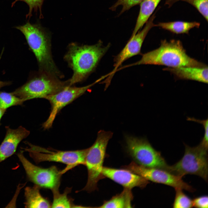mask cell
Here are the masks:
<instances>
[{"mask_svg":"<svg viewBox=\"0 0 208 208\" xmlns=\"http://www.w3.org/2000/svg\"><path fill=\"white\" fill-rule=\"evenodd\" d=\"M110 47L104 46L101 41L92 45L72 42L67 47L64 60L73 70L68 79L69 86L84 81L95 70L101 59Z\"/></svg>","mask_w":208,"mask_h":208,"instance_id":"obj_1","label":"cell"},{"mask_svg":"<svg viewBox=\"0 0 208 208\" xmlns=\"http://www.w3.org/2000/svg\"><path fill=\"white\" fill-rule=\"evenodd\" d=\"M24 36L30 49L36 59L39 71L60 79L64 76L53 60L51 50V36L39 23L15 27Z\"/></svg>","mask_w":208,"mask_h":208,"instance_id":"obj_2","label":"cell"},{"mask_svg":"<svg viewBox=\"0 0 208 208\" xmlns=\"http://www.w3.org/2000/svg\"><path fill=\"white\" fill-rule=\"evenodd\" d=\"M142 64L161 65L169 68L206 66L189 56L180 41L175 40H162L158 48L143 54L139 61L126 67Z\"/></svg>","mask_w":208,"mask_h":208,"instance_id":"obj_3","label":"cell"},{"mask_svg":"<svg viewBox=\"0 0 208 208\" xmlns=\"http://www.w3.org/2000/svg\"><path fill=\"white\" fill-rule=\"evenodd\" d=\"M69 86L68 80L60 79L39 71L32 72L27 82L12 93L24 101L35 98H45Z\"/></svg>","mask_w":208,"mask_h":208,"instance_id":"obj_4","label":"cell"},{"mask_svg":"<svg viewBox=\"0 0 208 208\" xmlns=\"http://www.w3.org/2000/svg\"><path fill=\"white\" fill-rule=\"evenodd\" d=\"M112 135L111 132L101 130L94 143L89 148L85 164L87 170L88 180L81 191L90 192L97 190L98 182L105 177L102 173L103 164L107 145Z\"/></svg>","mask_w":208,"mask_h":208,"instance_id":"obj_5","label":"cell"},{"mask_svg":"<svg viewBox=\"0 0 208 208\" xmlns=\"http://www.w3.org/2000/svg\"><path fill=\"white\" fill-rule=\"evenodd\" d=\"M184 145L185 151L183 156L175 164L169 166L168 172L182 178L186 174H194L207 181L208 149L200 144L194 147L185 144Z\"/></svg>","mask_w":208,"mask_h":208,"instance_id":"obj_6","label":"cell"},{"mask_svg":"<svg viewBox=\"0 0 208 208\" xmlns=\"http://www.w3.org/2000/svg\"><path fill=\"white\" fill-rule=\"evenodd\" d=\"M25 143L29 147L21 149L24 152H28L30 157L36 163L51 161L66 164V167L61 171L62 174L79 165H85L86 157L89 149L88 148L75 151L55 150L34 145L27 142Z\"/></svg>","mask_w":208,"mask_h":208,"instance_id":"obj_7","label":"cell"},{"mask_svg":"<svg viewBox=\"0 0 208 208\" xmlns=\"http://www.w3.org/2000/svg\"><path fill=\"white\" fill-rule=\"evenodd\" d=\"M125 139L127 150L135 163L144 167L168 172L169 165L161 153L155 149L147 140L127 135Z\"/></svg>","mask_w":208,"mask_h":208,"instance_id":"obj_8","label":"cell"},{"mask_svg":"<svg viewBox=\"0 0 208 208\" xmlns=\"http://www.w3.org/2000/svg\"><path fill=\"white\" fill-rule=\"evenodd\" d=\"M22 150L17 154L25 170L28 180L40 188L52 191L59 189L62 175L61 171L55 166L44 168L36 166L27 159Z\"/></svg>","mask_w":208,"mask_h":208,"instance_id":"obj_9","label":"cell"},{"mask_svg":"<svg viewBox=\"0 0 208 208\" xmlns=\"http://www.w3.org/2000/svg\"><path fill=\"white\" fill-rule=\"evenodd\" d=\"M122 168L143 177L148 181L170 186L174 189L181 188L191 192H194L195 190L191 186L184 182L182 177L164 170L144 167L134 161Z\"/></svg>","mask_w":208,"mask_h":208,"instance_id":"obj_10","label":"cell"},{"mask_svg":"<svg viewBox=\"0 0 208 208\" xmlns=\"http://www.w3.org/2000/svg\"><path fill=\"white\" fill-rule=\"evenodd\" d=\"M101 80L100 78L91 84L81 87L68 86L60 91L46 97L44 99L50 102L51 109L49 117L42 124V127L47 129L51 127L57 114L62 108L82 95Z\"/></svg>","mask_w":208,"mask_h":208,"instance_id":"obj_11","label":"cell"},{"mask_svg":"<svg viewBox=\"0 0 208 208\" xmlns=\"http://www.w3.org/2000/svg\"><path fill=\"white\" fill-rule=\"evenodd\" d=\"M155 17V14L152 15L145 23L143 29L131 37L120 52L115 57L114 68L109 74L111 78L118 68L125 60L139 54L143 42L150 30L155 26L153 21Z\"/></svg>","mask_w":208,"mask_h":208,"instance_id":"obj_12","label":"cell"},{"mask_svg":"<svg viewBox=\"0 0 208 208\" xmlns=\"http://www.w3.org/2000/svg\"><path fill=\"white\" fill-rule=\"evenodd\" d=\"M102 173L105 177L111 179L124 188L130 190L136 187L143 188L149 183L143 177L124 168L117 169L103 167Z\"/></svg>","mask_w":208,"mask_h":208,"instance_id":"obj_13","label":"cell"},{"mask_svg":"<svg viewBox=\"0 0 208 208\" xmlns=\"http://www.w3.org/2000/svg\"><path fill=\"white\" fill-rule=\"evenodd\" d=\"M5 128L6 135L0 145V163L13 155L20 142L30 134L29 131L22 126L16 129L8 126Z\"/></svg>","mask_w":208,"mask_h":208,"instance_id":"obj_14","label":"cell"},{"mask_svg":"<svg viewBox=\"0 0 208 208\" xmlns=\"http://www.w3.org/2000/svg\"><path fill=\"white\" fill-rule=\"evenodd\" d=\"M164 70L169 71L180 79L208 83V68L207 66L167 67L164 68Z\"/></svg>","mask_w":208,"mask_h":208,"instance_id":"obj_15","label":"cell"},{"mask_svg":"<svg viewBox=\"0 0 208 208\" xmlns=\"http://www.w3.org/2000/svg\"><path fill=\"white\" fill-rule=\"evenodd\" d=\"M40 188L34 185L32 187H27L25 189L26 208H50L51 204L42 196L40 192Z\"/></svg>","mask_w":208,"mask_h":208,"instance_id":"obj_16","label":"cell"},{"mask_svg":"<svg viewBox=\"0 0 208 208\" xmlns=\"http://www.w3.org/2000/svg\"><path fill=\"white\" fill-rule=\"evenodd\" d=\"M161 0H144L140 10L131 36L135 34L146 22Z\"/></svg>","mask_w":208,"mask_h":208,"instance_id":"obj_17","label":"cell"},{"mask_svg":"<svg viewBox=\"0 0 208 208\" xmlns=\"http://www.w3.org/2000/svg\"><path fill=\"white\" fill-rule=\"evenodd\" d=\"M133 196L131 190L124 188L120 194L113 196L110 199L104 202L99 208L131 207V201Z\"/></svg>","mask_w":208,"mask_h":208,"instance_id":"obj_18","label":"cell"},{"mask_svg":"<svg viewBox=\"0 0 208 208\" xmlns=\"http://www.w3.org/2000/svg\"><path fill=\"white\" fill-rule=\"evenodd\" d=\"M200 25L199 23L196 21H175L159 23L155 25V26L176 34H187L191 29L194 27L198 28Z\"/></svg>","mask_w":208,"mask_h":208,"instance_id":"obj_19","label":"cell"},{"mask_svg":"<svg viewBox=\"0 0 208 208\" xmlns=\"http://www.w3.org/2000/svg\"><path fill=\"white\" fill-rule=\"evenodd\" d=\"M71 188H66L64 192L60 193L59 189L52 191L53 201L51 204L52 208H74L75 205L68 196L71 191Z\"/></svg>","mask_w":208,"mask_h":208,"instance_id":"obj_20","label":"cell"},{"mask_svg":"<svg viewBox=\"0 0 208 208\" xmlns=\"http://www.w3.org/2000/svg\"><path fill=\"white\" fill-rule=\"evenodd\" d=\"M25 101L12 92L0 91V108L6 109L11 106L21 105Z\"/></svg>","mask_w":208,"mask_h":208,"instance_id":"obj_21","label":"cell"},{"mask_svg":"<svg viewBox=\"0 0 208 208\" xmlns=\"http://www.w3.org/2000/svg\"><path fill=\"white\" fill-rule=\"evenodd\" d=\"M175 196L173 207L176 208H191L193 207V201L179 188L175 189Z\"/></svg>","mask_w":208,"mask_h":208,"instance_id":"obj_22","label":"cell"},{"mask_svg":"<svg viewBox=\"0 0 208 208\" xmlns=\"http://www.w3.org/2000/svg\"><path fill=\"white\" fill-rule=\"evenodd\" d=\"M44 0H15L12 3L11 7H13L15 3L18 1H22L26 3L28 5L29 11L28 14L26 15V18L29 19L32 16V12L33 11L37 12L38 11L40 12V18L43 17L42 13V8Z\"/></svg>","mask_w":208,"mask_h":208,"instance_id":"obj_23","label":"cell"},{"mask_svg":"<svg viewBox=\"0 0 208 208\" xmlns=\"http://www.w3.org/2000/svg\"><path fill=\"white\" fill-rule=\"evenodd\" d=\"M144 0H118L109 9L112 11H115L118 6L122 5V8L119 15L126 11L130 9L132 7L140 4Z\"/></svg>","mask_w":208,"mask_h":208,"instance_id":"obj_24","label":"cell"},{"mask_svg":"<svg viewBox=\"0 0 208 208\" xmlns=\"http://www.w3.org/2000/svg\"><path fill=\"white\" fill-rule=\"evenodd\" d=\"M208 0H183L191 4L195 7L208 21Z\"/></svg>","mask_w":208,"mask_h":208,"instance_id":"obj_25","label":"cell"},{"mask_svg":"<svg viewBox=\"0 0 208 208\" xmlns=\"http://www.w3.org/2000/svg\"><path fill=\"white\" fill-rule=\"evenodd\" d=\"M187 120H188L198 122L202 124L203 126L204 129V137L201 141V142L205 145H208V119H207L204 120H200L196 119L193 118H188Z\"/></svg>","mask_w":208,"mask_h":208,"instance_id":"obj_26","label":"cell"},{"mask_svg":"<svg viewBox=\"0 0 208 208\" xmlns=\"http://www.w3.org/2000/svg\"><path fill=\"white\" fill-rule=\"evenodd\" d=\"M192 201L193 207L200 208L208 207V198L207 196L196 197Z\"/></svg>","mask_w":208,"mask_h":208,"instance_id":"obj_27","label":"cell"},{"mask_svg":"<svg viewBox=\"0 0 208 208\" xmlns=\"http://www.w3.org/2000/svg\"><path fill=\"white\" fill-rule=\"evenodd\" d=\"M2 54L0 56V60ZM12 82L11 81H4L0 80V88L4 86H9L12 84Z\"/></svg>","mask_w":208,"mask_h":208,"instance_id":"obj_28","label":"cell"},{"mask_svg":"<svg viewBox=\"0 0 208 208\" xmlns=\"http://www.w3.org/2000/svg\"><path fill=\"white\" fill-rule=\"evenodd\" d=\"M180 0H167L165 2V4L168 5L169 7H170L175 3Z\"/></svg>","mask_w":208,"mask_h":208,"instance_id":"obj_29","label":"cell"},{"mask_svg":"<svg viewBox=\"0 0 208 208\" xmlns=\"http://www.w3.org/2000/svg\"><path fill=\"white\" fill-rule=\"evenodd\" d=\"M6 109L0 108V125H1L0 120L1 119L5 112Z\"/></svg>","mask_w":208,"mask_h":208,"instance_id":"obj_30","label":"cell"}]
</instances>
